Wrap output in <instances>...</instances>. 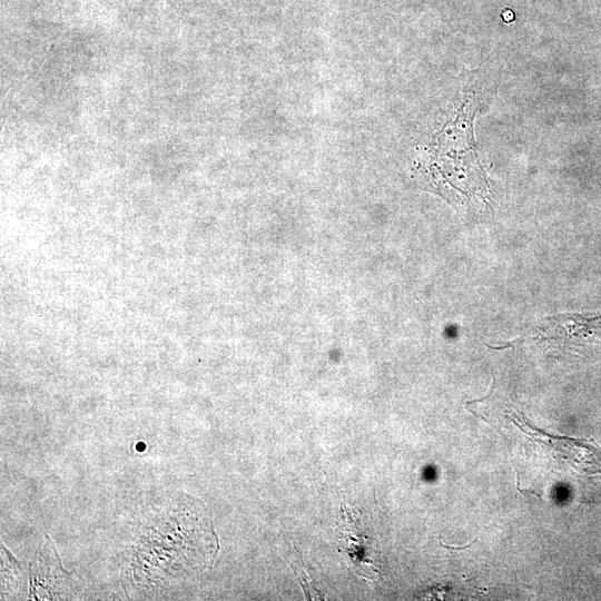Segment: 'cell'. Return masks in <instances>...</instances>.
<instances>
[{
  "label": "cell",
  "instance_id": "6da1fadb",
  "mask_svg": "<svg viewBox=\"0 0 601 601\" xmlns=\"http://www.w3.org/2000/svg\"><path fill=\"white\" fill-rule=\"evenodd\" d=\"M30 570L33 599L68 598L72 590V579L61 566L50 539L38 551Z\"/></svg>",
  "mask_w": 601,
  "mask_h": 601
}]
</instances>
